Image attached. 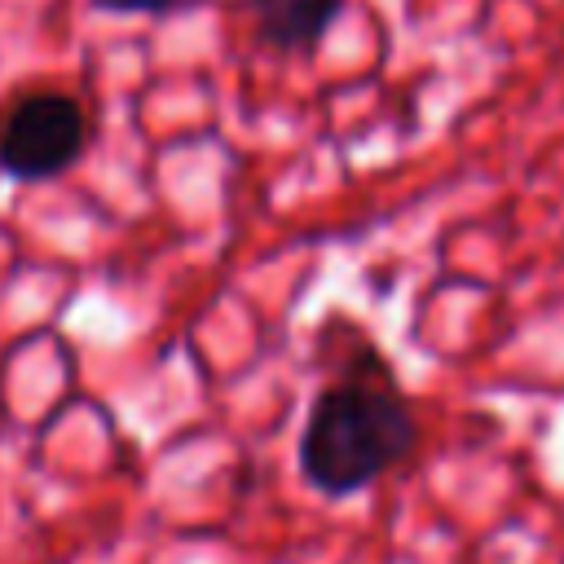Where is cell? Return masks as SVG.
<instances>
[{
  "mask_svg": "<svg viewBox=\"0 0 564 564\" xmlns=\"http://www.w3.org/2000/svg\"><path fill=\"white\" fill-rule=\"evenodd\" d=\"M88 141V119L66 93H26L0 115V172L48 181L66 172Z\"/></svg>",
  "mask_w": 564,
  "mask_h": 564,
  "instance_id": "cell-2",
  "label": "cell"
},
{
  "mask_svg": "<svg viewBox=\"0 0 564 564\" xmlns=\"http://www.w3.org/2000/svg\"><path fill=\"white\" fill-rule=\"evenodd\" d=\"M185 0H93V9H106V13H150V18L172 13Z\"/></svg>",
  "mask_w": 564,
  "mask_h": 564,
  "instance_id": "cell-4",
  "label": "cell"
},
{
  "mask_svg": "<svg viewBox=\"0 0 564 564\" xmlns=\"http://www.w3.org/2000/svg\"><path fill=\"white\" fill-rule=\"evenodd\" d=\"M419 423L397 392V379H352L339 375L313 397L300 471L322 494H357L414 449Z\"/></svg>",
  "mask_w": 564,
  "mask_h": 564,
  "instance_id": "cell-1",
  "label": "cell"
},
{
  "mask_svg": "<svg viewBox=\"0 0 564 564\" xmlns=\"http://www.w3.org/2000/svg\"><path fill=\"white\" fill-rule=\"evenodd\" d=\"M256 31L269 48H308L339 18L344 0H251Z\"/></svg>",
  "mask_w": 564,
  "mask_h": 564,
  "instance_id": "cell-3",
  "label": "cell"
}]
</instances>
